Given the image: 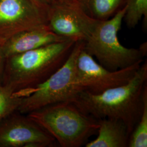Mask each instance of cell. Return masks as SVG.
Wrapping results in <instances>:
<instances>
[{"label":"cell","mask_w":147,"mask_h":147,"mask_svg":"<svg viewBox=\"0 0 147 147\" xmlns=\"http://www.w3.org/2000/svg\"><path fill=\"white\" fill-rule=\"evenodd\" d=\"M147 81L146 61L125 84L98 94L82 91L70 102L96 120L112 118L121 121L125 125L130 136L142 113Z\"/></svg>","instance_id":"1"},{"label":"cell","mask_w":147,"mask_h":147,"mask_svg":"<svg viewBox=\"0 0 147 147\" xmlns=\"http://www.w3.org/2000/svg\"><path fill=\"white\" fill-rule=\"evenodd\" d=\"M76 42L68 39L7 57L2 85L19 96L30 94L63 65Z\"/></svg>","instance_id":"2"},{"label":"cell","mask_w":147,"mask_h":147,"mask_svg":"<svg viewBox=\"0 0 147 147\" xmlns=\"http://www.w3.org/2000/svg\"><path fill=\"white\" fill-rule=\"evenodd\" d=\"M62 147H80L99 128L98 121L70 101L47 105L27 114Z\"/></svg>","instance_id":"3"},{"label":"cell","mask_w":147,"mask_h":147,"mask_svg":"<svg viewBox=\"0 0 147 147\" xmlns=\"http://www.w3.org/2000/svg\"><path fill=\"white\" fill-rule=\"evenodd\" d=\"M124 6L111 19L98 21L86 41L84 49L105 68L115 71L143 61L145 56L141 49L127 48L119 42L118 33L125 16Z\"/></svg>","instance_id":"4"},{"label":"cell","mask_w":147,"mask_h":147,"mask_svg":"<svg viewBox=\"0 0 147 147\" xmlns=\"http://www.w3.org/2000/svg\"><path fill=\"white\" fill-rule=\"evenodd\" d=\"M84 46L83 40L75 42L63 65L33 89L30 94L23 97L17 111L27 115L47 105L73 100L80 93L75 84V64Z\"/></svg>","instance_id":"5"},{"label":"cell","mask_w":147,"mask_h":147,"mask_svg":"<svg viewBox=\"0 0 147 147\" xmlns=\"http://www.w3.org/2000/svg\"><path fill=\"white\" fill-rule=\"evenodd\" d=\"M138 62L125 68L115 71L100 65L84 48L81 50L75 64V84L79 92L98 94L127 83L140 67Z\"/></svg>","instance_id":"6"},{"label":"cell","mask_w":147,"mask_h":147,"mask_svg":"<svg viewBox=\"0 0 147 147\" xmlns=\"http://www.w3.org/2000/svg\"><path fill=\"white\" fill-rule=\"evenodd\" d=\"M47 11L31 0H0V46L19 32L47 25Z\"/></svg>","instance_id":"7"},{"label":"cell","mask_w":147,"mask_h":147,"mask_svg":"<svg viewBox=\"0 0 147 147\" xmlns=\"http://www.w3.org/2000/svg\"><path fill=\"white\" fill-rule=\"evenodd\" d=\"M55 141L41 126L18 111L0 123V147H52Z\"/></svg>","instance_id":"8"},{"label":"cell","mask_w":147,"mask_h":147,"mask_svg":"<svg viewBox=\"0 0 147 147\" xmlns=\"http://www.w3.org/2000/svg\"><path fill=\"white\" fill-rule=\"evenodd\" d=\"M47 25L55 33L75 41H86L98 21L79 4L56 2L47 11Z\"/></svg>","instance_id":"9"},{"label":"cell","mask_w":147,"mask_h":147,"mask_svg":"<svg viewBox=\"0 0 147 147\" xmlns=\"http://www.w3.org/2000/svg\"><path fill=\"white\" fill-rule=\"evenodd\" d=\"M68 39L53 32L47 25L19 32L1 47L6 58L54 42Z\"/></svg>","instance_id":"10"},{"label":"cell","mask_w":147,"mask_h":147,"mask_svg":"<svg viewBox=\"0 0 147 147\" xmlns=\"http://www.w3.org/2000/svg\"><path fill=\"white\" fill-rule=\"evenodd\" d=\"M97 121L99 123L98 136L87 143L85 147H128L130 135L122 121L112 118H102Z\"/></svg>","instance_id":"11"},{"label":"cell","mask_w":147,"mask_h":147,"mask_svg":"<svg viewBox=\"0 0 147 147\" xmlns=\"http://www.w3.org/2000/svg\"><path fill=\"white\" fill-rule=\"evenodd\" d=\"M126 0H81L80 5L92 18L106 20L125 5Z\"/></svg>","instance_id":"12"},{"label":"cell","mask_w":147,"mask_h":147,"mask_svg":"<svg viewBox=\"0 0 147 147\" xmlns=\"http://www.w3.org/2000/svg\"><path fill=\"white\" fill-rule=\"evenodd\" d=\"M128 147H147V88L143 95L142 113L130 136Z\"/></svg>","instance_id":"13"},{"label":"cell","mask_w":147,"mask_h":147,"mask_svg":"<svg viewBox=\"0 0 147 147\" xmlns=\"http://www.w3.org/2000/svg\"><path fill=\"white\" fill-rule=\"evenodd\" d=\"M125 5L126 11L124 19L129 28H135L143 16L147 24V0H126Z\"/></svg>","instance_id":"14"},{"label":"cell","mask_w":147,"mask_h":147,"mask_svg":"<svg viewBox=\"0 0 147 147\" xmlns=\"http://www.w3.org/2000/svg\"><path fill=\"white\" fill-rule=\"evenodd\" d=\"M22 98L0 85V123L12 112L18 110Z\"/></svg>","instance_id":"15"},{"label":"cell","mask_w":147,"mask_h":147,"mask_svg":"<svg viewBox=\"0 0 147 147\" xmlns=\"http://www.w3.org/2000/svg\"><path fill=\"white\" fill-rule=\"evenodd\" d=\"M5 59L6 57L3 53L2 47L0 46V85L2 84Z\"/></svg>","instance_id":"16"},{"label":"cell","mask_w":147,"mask_h":147,"mask_svg":"<svg viewBox=\"0 0 147 147\" xmlns=\"http://www.w3.org/2000/svg\"><path fill=\"white\" fill-rule=\"evenodd\" d=\"M37 5L47 10V9L56 2L57 0H31Z\"/></svg>","instance_id":"17"},{"label":"cell","mask_w":147,"mask_h":147,"mask_svg":"<svg viewBox=\"0 0 147 147\" xmlns=\"http://www.w3.org/2000/svg\"><path fill=\"white\" fill-rule=\"evenodd\" d=\"M81 0H57L56 2H65V3H77L80 4Z\"/></svg>","instance_id":"18"}]
</instances>
